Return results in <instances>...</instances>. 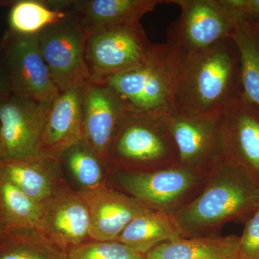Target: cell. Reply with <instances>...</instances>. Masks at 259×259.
<instances>
[{"mask_svg": "<svg viewBox=\"0 0 259 259\" xmlns=\"http://www.w3.org/2000/svg\"><path fill=\"white\" fill-rule=\"evenodd\" d=\"M175 112L184 115L220 116L243 95L241 62L231 38L179 61Z\"/></svg>", "mask_w": 259, "mask_h": 259, "instance_id": "obj_1", "label": "cell"}, {"mask_svg": "<svg viewBox=\"0 0 259 259\" xmlns=\"http://www.w3.org/2000/svg\"><path fill=\"white\" fill-rule=\"evenodd\" d=\"M259 189L221 161L200 193L173 214L182 238L214 236L228 222H246L258 209Z\"/></svg>", "mask_w": 259, "mask_h": 259, "instance_id": "obj_2", "label": "cell"}, {"mask_svg": "<svg viewBox=\"0 0 259 259\" xmlns=\"http://www.w3.org/2000/svg\"><path fill=\"white\" fill-rule=\"evenodd\" d=\"M168 114L126 110L107 150L108 172H148L179 164Z\"/></svg>", "mask_w": 259, "mask_h": 259, "instance_id": "obj_3", "label": "cell"}, {"mask_svg": "<svg viewBox=\"0 0 259 259\" xmlns=\"http://www.w3.org/2000/svg\"><path fill=\"white\" fill-rule=\"evenodd\" d=\"M179 66L166 42L156 44L141 64L97 82L111 88L128 111L171 113L175 111Z\"/></svg>", "mask_w": 259, "mask_h": 259, "instance_id": "obj_4", "label": "cell"}, {"mask_svg": "<svg viewBox=\"0 0 259 259\" xmlns=\"http://www.w3.org/2000/svg\"><path fill=\"white\" fill-rule=\"evenodd\" d=\"M209 174L177 164L148 172L110 171L107 182L149 209L175 214L200 193Z\"/></svg>", "mask_w": 259, "mask_h": 259, "instance_id": "obj_5", "label": "cell"}, {"mask_svg": "<svg viewBox=\"0 0 259 259\" xmlns=\"http://www.w3.org/2000/svg\"><path fill=\"white\" fill-rule=\"evenodd\" d=\"M181 13L169 25L166 44L179 61L231 38L242 18L226 0H170Z\"/></svg>", "mask_w": 259, "mask_h": 259, "instance_id": "obj_6", "label": "cell"}, {"mask_svg": "<svg viewBox=\"0 0 259 259\" xmlns=\"http://www.w3.org/2000/svg\"><path fill=\"white\" fill-rule=\"evenodd\" d=\"M156 44L148 39L141 22L100 29L88 35L85 63L90 80L101 81L141 64Z\"/></svg>", "mask_w": 259, "mask_h": 259, "instance_id": "obj_7", "label": "cell"}, {"mask_svg": "<svg viewBox=\"0 0 259 259\" xmlns=\"http://www.w3.org/2000/svg\"><path fill=\"white\" fill-rule=\"evenodd\" d=\"M86 35L69 14L37 34L39 49L60 93L90 79L85 63Z\"/></svg>", "mask_w": 259, "mask_h": 259, "instance_id": "obj_8", "label": "cell"}, {"mask_svg": "<svg viewBox=\"0 0 259 259\" xmlns=\"http://www.w3.org/2000/svg\"><path fill=\"white\" fill-rule=\"evenodd\" d=\"M222 160L259 189V106L242 95L220 117Z\"/></svg>", "mask_w": 259, "mask_h": 259, "instance_id": "obj_9", "label": "cell"}, {"mask_svg": "<svg viewBox=\"0 0 259 259\" xmlns=\"http://www.w3.org/2000/svg\"><path fill=\"white\" fill-rule=\"evenodd\" d=\"M13 95L52 102L60 92L39 49L37 35H22L8 30L2 37Z\"/></svg>", "mask_w": 259, "mask_h": 259, "instance_id": "obj_10", "label": "cell"}, {"mask_svg": "<svg viewBox=\"0 0 259 259\" xmlns=\"http://www.w3.org/2000/svg\"><path fill=\"white\" fill-rule=\"evenodd\" d=\"M51 104L13 94L0 100V158L37 154Z\"/></svg>", "mask_w": 259, "mask_h": 259, "instance_id": "obj_11", "label": "cell"}, {"mask_svg": "<svg viewBox=\"0 0 259 259\" xmlns=\"http://www.w3.org/2000/svg\"><path fill=\"white\" fill-rule=\"evenodd\" d=\"M221 115L199 117L181 115L175 111L168 114L179 164L209 173L222 161Z\"/></svg>", "mask_w": 259, "mask_h": 259, "instance_id": "obj_12", "label": "cell"}, {"mask_svg": "<svg viewBox=\"0 0 259 259\" xmlns=\"http://www.w3.org/2000/svg\"><path fill=\"white\" fill-rule=\"evenodd\" d=\"M38 228L51 241L66 252L92 241L88 205L71 186L41 204Z\"/></svg>", "mask_w": 259, "mask_h": 259, "instance_id": "obj_13", "label": "cell"}, {"mask_svg": "<svg viewBox=\"0 0 259 259\" xmlns=\"http://www.w3.org/2000/svg\"><path fill=\"white\" fill-rule=\"evenodd\" d=\"M77 192L88 207L93 241H117L133 220L151 209L139 199L112 188L107 182Z\"/></svg>", "mask_w": 259, "mask_h": 259, "instance_id": "obj_14", "label": "cell"}, {"mask_svg": "<svg viewBox=\"0 0 259 259\" xmlns=\"http://www.w3.org/2000/svg\"><path fill=\"white\" fill-rule=\"evenodd\" d=\"M126 110L118 95L107 85L90 79L83 83V141L106 166L107 150Z\"/></svg>", "mask_w": 259, "mask_h": 259, "instance_id": "obj_15", "label": "cell"}, {"mask_svg": "<svg viewBox=\"0 0 259 259\" xmlns=\"http://www.w3.org/2000/svg\"><path fill=\"white\" fill-rule=\"evenodd\" d=\"M83 83L59 94L51 102L39 154L59 160L68 148L83 141Z\"/></svg>", "mask_w": 259, "mask_h": 259, "instance_id": "obj_16", "label": "cell"}, {"mask_svg": "<svg viewBox=\"0 0 259 259\" xmlns=\"http://www.w3.org/2000/svg\"><path fill=\"white\" fill-rule=\"evenodd\" d=\"M0 173L39 204L70 186L57 158L37 154L0 158Z\"/></svg>", "mask_w": 259, "mask_h": 259, "instance_id": "obj_17", "label": "cell"}, {"mask_svg": "<svg viewBox=\"0 0 259 259\" xmlns=\"http://www.w3.org/2000/svg\"><path fill=\"white\" fill-rule=\"evenodd\" d=\"M163 0H64L65 11L77 19L86 37L111 25L141 22Z\"/></svg>", "mask_w": 259, "mask_h": 259, "instance_id": "obj_18", "label": "cell"}, {"mask_svg": "<svg viewBox=\"0 0 259 259\" xmlns=\"http://www.w3.org/2000/svg\"><path fill=\"white\" fill-rule=\"evenodd\" d=\"M239 237L180 238L155 247L144 259H238Z\"/></svg>", "mask_w": 259, "mask_h": 259, "instance_id": "obj_19", "label": "cell"}, {"mask_svg": "<svg viewBox=\"0 0 259 259\" xmlns=\"http://www.w3.org/2000/svg\"><path fill=\"white\" fill-rule=\"evenodd\" d=\"M180 238L173 214L148 209L133 220L116 241L144 255L158 245Z\"/></svg>", "mask_w": 259, "mask_h": 259, "instance_id": "obj_20", "label": "cell"}, {"mask_svg": "<svg viewBox=\"0 0 259 259\" xmlns=\"http://www.w3.org/2000/svg\"><path fill=\"white\" fill-rule=\"evenodd\" d=\"M0 259H68L67 252L51 241L37 227L0 233Z\"/></svg>", "mask_w": 259, "mask_h": 259, "instance_id": "obj_21", "label": "cell"}, {"mask_svg": "<svg viewBox=\"0 0 259 259\" xmlns=\"http://www.w3.org/2000/svg\"><path fill=\"white\" fill-rule=\"evenodd\" d=\"M231 38L239 54L243 95L259 106V20L241 18Z\"/></svg>", "mask_w": 259, "mask_h": 259, "instance_id": "obj_22", "label": "cell"}, {"mask_svg": "<svg viewBox=\"0 0 259 259\" xmlns=\"http://www.w3.org/2000/svg\"><path fill=\"white\" fill-rule=\"evenodd\" d=\"M59 161L64 176L69 175L77 186L76 191L94 188L107 182L106 164L83 140L68 148Z\"/></svg>", "mask_w": 259, "mask_h": 259, "instance_id": "obj_23", "label": "cell"}, {"mask_svg": "<svg viewBox=\"0 0 259 259\" xmlns=\"http://www.w3.org/2000/svg\"><path fill=\"white\" fill-rule=\"evenodd\" d=\"M9 30L22 35H37L69 15L61 10L57 0L10 2Z\"/></svg>", "mask_w": 259, "mask_h": 259, "instance_id": "obj_24", "label": "cell"}, {"mask_svg": "<svg viewBox=\"0 0 259 259\" xmlns=\"http://www.w3.org/2000/svg\"><path fill=\"white\" fill-rule=\"evenodd\" d=\"M41 205L0 173V233L13 228H38Z\"/></svg>", "mask_w": 259, "mask_h": 259, "instance_id": "obj_25", "label": "cell"}, {"mask_svg": "<svg viewBox=\"0 0 259 259\" xmlns=\"http://www.w3.org/2000/svg\"><path fill=\"white\" fill-rule=\"evenodd\" d=\"M68 259H144V255L117 241L86 242L67 251Z\"/></svg>", "mask_w": 259, "mask_h": 259, "instance_id": "obj_26", "label": "cell"}, {"mask_svg": "<svg viewBox=\"0 0 259 259\" xmlns=\"http://www.w3.org/2000/svg\"><path fill=\"white\" fill-rule=\"evenodd\" d=\"M238 259H259V209L245 223L239 237Z\"/></svg>", "mask_w": 259, "mask_h": 259, "instance_id": "obj_27", "label": "cell"}, {"mask_svg": "<svg viewBox=\"0 0 259 259\" xmlns=\"http://www.w3.org/2000/svg\"><path fill=\"white\" fill-rule=\"evenodd\" d=\"M241 18L259 20V0H226Z\"/></svg>", "mask_w": 259, "mask_h": 259, "instance_id": "obj_28", "label": "cell"}, {"mask_svg": "<svg viewBox=\"0 0 259 259\" xmlns=\"http://www.w3.org/2000/svg\"><path fill=\"white\" fill-rule=\"evenodd\" d=\"M13 94L11 79L3 40L0 37V100L9 97Z\"/></svg>", "mask_w": 259, "mask_h": 259, "instance_id": "obj_29", "label": "cell"}, {"mask_svg": "<svg viewBox=\"0 0 259 259\" xmlns=\"http://www.w3.org/2000/svg\"><path fill=\"white\" fill-rule=\"evenodd\" d=\"M257 207L259 209V195H258V204H257Z\"/></svg>", "mask_w": 259, "mask_h": 259, "instance_id": "obj_30", "label": "cell"}]
</instances>
